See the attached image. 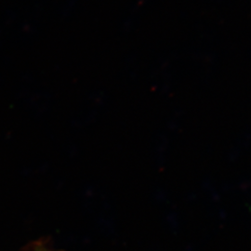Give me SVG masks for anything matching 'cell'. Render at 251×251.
<instances>
[{"label":"cell","instance_id":"6da1fadb","mask_svg":"<svg viewBox=\"0 0 251 251\" xmlns=\"http://www.w3.org/2000/svg\"><path fill=\"white\" fill-rule=\"evenodd\" d=\"M47 251V250H39V251Z\"/></svg>","mask_w":251,"mask_h":251}]
</instances>
